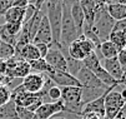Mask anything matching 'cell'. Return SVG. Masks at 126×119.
<instances>
[{"mask_svg":"<svg viewBox=\"0 0 126 119\" xmlns=\"http://www.w3.org/2000/svg\"><path fill=\"white\" fill-rule=\"evenodd\" d=\"M50 119H67V118H65V117H61L60 114H58V115L52 117V118H50Z\"/></svg>","mask_w":126,"mask_h":119,"instance_id":"39","label":"cell"},{"mask_svg":"<svg viewBox=\"0 0 126 119\" xmlns=\"http://www.w3.org/2000/svg\"><path fill=\"white\" fill-rule=\"evenodd\" d=\"M11 6V3L10 0H0V16L4 15L5 11Z\"/></svg>","mask_w":126,"mask_h":119,"instance_id":"31","label":"cell"},{"mask_svg":"<svg viewBox=\"0 0 126 119\" xmlns=\"http://www.w3.org/2000/svg\"><path fill=\"white\" fill-rule=\"evenodd\" d=\"M80 119H104V118L95 113H84L80 115Z\"/></svg>","mask_w":126,"mask_h":119,"instance_id":"33","label":"cell"},{"mask_svg":"<svg viewBox=\"0 0 126 119\" xmlns=\"http://www.w3.org/2000/svg\"><path fill=\"white\" fill-rule=\"evenodd\" d=\"M15 55L19 57L21 60H25L28 63L32 61V60H36L40 58V54L38 52L36 46H35L32 43H29V44H25L23 45L20 49L15 50Z\"/></svg>","mask_w":126,"mask_h":119,"instance_id":"14","label":"cell"},{"mask_svg":"<svg viewBox=\"0 0 126 119\" xmlns=\"http://www.w3.org/2000/svg\"><path fill=\"white\" fill-rule=\"evenodd\" d=\"M29 4V0H14V1L11 3V6H15V8H23L25 9Z\"/></svg>","mask_w":126,"mask_h":119,"instance_id":"32","label":"cell"},{"mask_svg":"<svg viewBox=\"0 0 126 119\" xmlns=\"http://www.w3.org/2000/svg\"><path fill=\"white\" fill-rule=\"evenodd\" d=\"M56 87L63 88V87H81L78 79L69 74L67 72H59V70H51L47 74H45Z\"/></svg>","mask_w":126,"mask_h":119,"instance_id":"7","label":"cell"},{"mask_svg":"<svg viewBox=\"0 0 126 119\" xmlns=\"http://www.w3.org/2000/svg\"><path fill=\"white\" fill-rule=\"evenodd\" d=\"M45 81V74H39V73H30L25 78H23L21 84L23 89L28 93H39L43 89Z\"/></svg>","mask_w":126,"mask_h":119,"instance_id":"9","label":"cell"},{"mask_svg":"<svg viewBox=\"0 0 126 119\" xmlns=\"http://www.w3.org/2000/svg\"><path fill=\"white\" fill-rule=\"evenodd\" d=\"M10 100V90L5 85H0V107Z\"/></svg>","mask_w":126,"mask_h":119,"instance_id":"27","label":"cell"},{"mask_svg":"<svg viewBox=\"0 0 126 119\" xmlns=\"http://www.w3.org/2000/svg\"><path fill=\"white\" fill-rule=\"evenodd\" d=\"M15 112H16V117L17 119H31L34 113L28 110L26 108H21V107H16L15 105Z\"/></svg>","mask_w":126,"mask_h":119,"instance_id":"26","label":"cell"},{"mask_svg":"<svg viewBox=\"0 0 126 119\" xmlns=\"http://www.w3.org/2000/svg\"><path fill=\"white\" fill-rule=\"evenodd\" d=\"M105 5H111V4H124L126 5V0H105Z\"/></svg>","mask_w":126,"mask_h":119,"instance_id":"34","label":"cell"},{"mask_svg":"<svg viewBox=\"0 0 126 119\" xmlns=\"http://www.w3.org/2000/svg\"><path fill=\"white\" fill-rule=\"evenodd\" d=\"M116 59H117L119 64L121 65V68H122L124 72H125V69H126V50L125 49L124 50H120V52L117 53Z\"/></svg>","mask_w":126,"mask_h":119,"instance_id":"28","label":"cell"},{"mask_svg":"<svg viewBox=\"0 0 126 119\" xmlns=\"http://www.w3.org/2000/svg\"><path fill=\"white\" fill-rule=\"evenodd\" d=\"M119 50L116 49V46L109 41V40H105L101 41L100 48H99V55H100V60L101 59H112L117 57Z\"/></svg>","mask_w":126,"mask_h":119,"instance_id":"18","label":"cell"},{"mask_svg":"<svg viewBox=\"0 0 126 119\" xmlns=\"http://www.w3.org/2000/svg\"><path fill=\"white\" fill-rule=\"evenodd\" d=\"M35 46H36V49H38V52H39V54H40V58H45V55L47 54V52H49V45H46V44H34Z\"/></svg>","mask_w":126,"mask_h":119,"instance_id":"30","label":"cell"},{"mask_svg":"<svg viewBox=\"0 0 126 119\" xmlns=\"http://www.w3.org/2000/svg\"><path fill=\"white\" fill-rule=\"evenodd\" d=\"M114 119H125V107L116 114V117H115Z\"/></svg>","mask_w":126,"mask_h":119,"instance_id":"37","label":"cell"},{"mask_svg":"<svg viewBox=\"0 0 126 119\" xmlns=\"http://www.w3.org/2000/svg\"><path fill=\"white\" fill-rule=\"evenodd\" d=\"M66 52L69 57H71L73 59L82 61L87 55L96 52V48L89 39H86L84 35H80L75 41H73L66 48Z\"/></svg>","mask_w":126,"mask_h":119,"instance_id":"4","label":"cell"},{"mask_svg":"<svg viewBox=\"0 0 126 119\" xmlns=\"http://www.w3.org/2000/svg\"><path fill=\"white\" fill-rule=\"evenodd\" d=\"M106 11L114 20L126 19V5L124 4H111L106 5Z\"/></svg>","mask_w":126,"mask_h":119,"instance_id":"20","label":"cell"},{"mask_svg":"<svg viewBox=\"0 0 126 119\" xmlns=\"http://www.w3.org/2000/svg\"><path fill=\"white\" fill-rule=\"evenodd\" d=\"M78 81L80 83L81 88H95V89H107L106 85L104 84L94 75L93 72H90L87 68L82 66L79 70V73L75 75Z\"/></svg>","mask_w":126,"mask_h":119,"instance_id":"8","label":"cell"},{"mask_svg":"<svg viewBox=\"0 0 126 119\" xmlns=\"http://www.w3.org/2000/svg\"><path fill=\"white\" fill-rule=\"evenodd\" d=\"M15 55V48L3 40H0V60H8Z\"/></svg>","mask_w":126,"mask_h":119,"instance_id":"24","label":"cell"},{"mask_svg":"<svg viewBox=\"0 0 126 119\" xmlns=\"http://www.w3.org/2000/svg\"><path fill=\"white\" fill-rule=\"evenodd\" d=\"M63 112H65V105L61 100H58V101H52V103H43L35 110V114L43 119H50Z\"/></svg>","mask_w":126,"mask_h":119,"instance_id":"10","label":"cell"},{"mask_svg":"<svg viewBox=\"0 0 126 119\" xmlns=\"http://www.w3.org/2000/svg\"><path fill=\"white\" fill-rule=\"evenodd\" d=\"M81 34L79 33L73 18L70 9L63 5V16H61V29H60V46L66 49L73 41H75Z\"/></svg>","mask_w":126,"mask_h":119,"instance_id":"2","label":"cell"},{"mask_svg":"<svg viewBox=\"0 0 126 119\" xmlns=\"http://www.w3.org/2000/svg\"><path fill=\"white\" fill-rule=\"evenodd\" d=\"M31 119H43V118H40L39 115H36V114L34 113V115H32V118H31Z\"/></svg>","mask_w":126,"mask_h":119,"instance_id":"40","label":"cell"},{"mask_svg":"<svg viewBox=\"0 0 126 119\" xmlns=\"http://www.w3.org/2000/svg\"><path fill=\"white\" fill-rule=\"evenodd\" d=\"M60 98H61V90H60L59 87L52 85L47 89V92H46V99H49L47 103L58 101V100H60Z\"/></svg>","mask_w":126,"mask_h":119,"instance_id":"25","label":"cell"},{"mask_svg":"<svg viewBox=\"0 0 126 119\" xmlns=\"http://www.w3.org/2000/svg\"><path fill=\"white\" fill-rule=\"evenodd\" d=\"M107 40L111 41L119 52L124 50L126 46V31H111Z\"/></svg>","mask_w":126,"mask_h":119,"instance_id":"21","label":"cell"},{"mask_svg":"<svg viewBox=\"0 0 126 119\" xmlns=\"http://www.w3.org/2000/svg\"><path fill=\"white\" fill-rule=\"evenodd\" d=\"M100 63H101V66L105 69V72L109 73L115 80L125 83V72L121 68V65L119 64L116 58H112V59H101Z\"/></svg>","mask_w":126,"mask_h":119,"instance_id":"12","label":"cell"},{"mask_svg":"<svg viewBox=\"0 0 126 119\" xmlns=\"http://www.w3.org/2000/svg\"><path fill=\"white\" fill-rule=\"evenodd\" d=\"M5 73H6L5 60H0V75H5Z\"/></svg>","mask_w":126,"mask_h":119,"instance_id":"36","label":"cell"},{"mask_svg":"<svg viewBox=\"0 0 126 119\" xmlns=\"http://www.w3.org/2000/svg\"><path fill=\"white\" fill-rule=\"evenodd\" d=\"M126 98L115 89L110 90L105 97V119H114L116 114L125 107Z\"/></svg>","mask_w":126,"mask_h":119,"instance_id":"5","label":"cell"},{"mask_svg":"<svg viewBox=\"0 0 126 119\" xmlns=\"http://www.w3.org/2000/svg\"><path fill=\"white\" fill-rule=\"evenodd\" d=\"M70 14H71V18H73V20H74L79 33L82 35V28H84V23H85V15H84V11H82V9H81V6L79 5L78 1L70 6Z\"/></svg>","mask_w":126,"mask_h":119,"instance_id":"17","label":"cell"},{"mask_svg":"<svg viewBox=\"0 0 126 119\" xmlns=\"http://www.w3.org/2000/svg\"><path fill=\"white\" fill-rule=\"evenodd\" d=\"M51 43H52L51 29H50L46 15H44L40 24H39V28L36 30V34H35V37L32 39V44H46L50 46Z\"/></svg>","mask_w":126,"mask_h":119,"instance_id":"11","label":"cell"},{"mask_svg":"<svg viewBox=\"0 0 126 119\" xmlns=\"http://www.w3.org/2000/svg\"><path fill=\"white\" fill-rule=\"evenodd\" d=\"M76 1H78V0H60V3H61L64 6L69 8V9H70V6H71V5L75 4Z\"/></svg>","mask_w":126,"mask_h":119,"instance_id":"35","label":"cell"},{"mask_svg":"<svg viewBox=\"0 0 126 119\" xmlns=\"http://www.w3.org/2000/svg\"><path fill=\"white\" fill-rule=\"evenodd\" d=\"M1 25H3V24H1ZM1 25H0V29H1Z\"/></svg>","mask_w":126,"mask_h":119,"instance_id":"41","label":"cell"},{"mask_svg":"<svg viewBox=\"0 0 126 119\" xmlns=\"http://www.w3.org/2000/svg\"><path fill=\"white\" fill-rule=\"evenodd\" d=\"M45 15L47 18L50 29H51V37L52 43L51 45H59L60 44V29H61V16H63V4H44Z\"/></svg>","mask_w":126,"mask_h":119,"instance_id":"3","label":"cell"},{"mask_svg":"<svg viewBox=\"0 0 126 119\" xmlns=\"http://www.w3.org/2000/svg\"><path fill=\"white\" fill-rule=\"evenodd\" d=\"M115 20L107 14L106 11V5H96L95 10V19H94V30L96 33V35L101 41H105L109 39L110 33L112 31Z\"/></svg>","mask_w":126,"mask_h":119,"instance_id":"1","label":"cell"},{"mask_svg":"<svg viewBox=\"0 0 126 119\" xmlns=\"http://www.w3.org/2000/svg\"><path fill=\"white\" fill-rule=\"evenodd\" d=\"M26 9V8H25ZM25 9L23 8H15V6H10L5 14V23H10V24H23L24 16H25Z\"/></svg>","mask_w":126,"mask_h":119,"instance_id":"15","label":"cell"},{"mask_svg":"<svg viewBox=\"0 0 126 119\" xmlns=\"http://www.w3.org/2000/svg\"><path fill=\"white\" fill-rule=\"evenodd\" d=\"M45 61L52 70H59V72H67L66 69V60L61 53L59 45H50L49 52L45 55Z\"/></svg>","mask_w":126,"mask_h":119,"instance_id":"6","label":"cell"},{"mask_svg":"<svg viewBox=\"0 0 126 119\" xmlns=\"http://www.w3.org/2000/svg\"><path fill=\"white\" fill-rule=\"evenodd\" d=\"M30 65V73H39V74H47L49 72H51L52 69L47 65V63L45 61V59L39 58L36 60H32L29 63Z\"/></svg>","mask_w":126,"mask_h":119,"instance_id":"22","label":"cell"},{"mask_svg":"<svg viewBox=\"0 0 126 119\" xmlns=\"http://www.w3.org/2000/svg\"><path fill=\"white\" fill-rule=\"evenodd\" d=\"M109 89V88H107ZM107 89H95V88H81V103L85 105L94 99L99 98L101 94H104Z\"/></svg>","mask_w":126,"mask_h":119,"instance_id":"19","label":"cell"},{"mask_svg":"<svg viewBox=\"0 0 126 119\" xmlns=\"http://www.w3.org/2000/svg\"><path fill=\"white\" fill-rule=\"evenodd\" d=\"M46 4H58L60 3V0H45Z\"/></svg>","mask_w":126,"mask_h":119,"instance_id":"38","label":"cell"},{"mask_svg":"<svg viewBox=\"0 0 126 119\" xmlns=\"http://www.w3.org/2000/svg\"><path fill=\"white\" fill-rule=\"evenodd\" d=\"M28 74H30V65L25 60H20L19 64H17L14 69H11V70L6 69V73H5L6 77L14 78V79H23Z\"/></svg>","mask_w":126,"mask_h":119,"instance_id":"16","label":"cell"},{"mask_svg":"<svg viewBox=\"0 0 126 119\" xmlns=\"http://www.w3.org/2000/svg\"><path fill=\"white\" fill-rule=\"evenodd\" d=\"M0 119H17L15 112V104L11 99L8 103L0 107Z\"/></svg>","mask_w":126,"mask_h":119,"instance_id":"23","label":"cell"},{"mask_svg":"<svg viewBox=\"0 0 126 119\" xmlns=\"http://www.w3.org/2000/svg\"><path fill=\"white\" fill-rule=\"evenodd\" d=\"M112 31H126V19L122 20H115Z\"/></svg>","mask_w":126,"mask_h":119,"instance_id":"29","label":"cell"},{"mask_svg":"<svg viewBox=\"0 0 126 119\" xmlns=\"http://www.w3.org/2000/svg\"><path fill=\"white\" fill-rule=\"evenodd\" d=\"M115 88L116 87H110L104 94H101L99 98H96L93 101H90V103L85 104L84 108H82V113L81 114H84V113H95V114H97V115H100V117H102L105 119V97H106V94L109 93L110 90H112Z\"/></svg>","mask_w":126,"mask_h":119,"instance_id":"13","label":"cell"}]
</instances>
